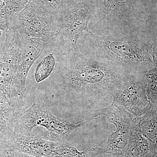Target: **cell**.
Returning a JSON list of instances; mask_svg holds the SVG:
<instances>
[{
	"label": "cell",
	"mask_w": 157,
	"mask_h": 157,
	"mask_svg": "<svg viewBox=\"0 0 157 157\" xmlns=\"http://www.w3.org/2000/svg\"><path fill=\"white\" fill-rule=\"evenodd\" d=\"M58 86L64 99L93 117L98 103L121 86L114 73L95 67L83 59H72L59 70Z\"/></svg>",
	"instance_id": "1"
},
{
	"label": "cell",
	"mask_w": 157,
	"mask_h": 157,
	"mask_svg": "<svg viewBox=\"0 0 157 157\" xmlns=\"http://www.w3.org/2000/svg\"><path fill=\"white\" fill-rule=\"evenodd\" d=\"M15 109L14 133L30 136L34 128L40 126L48 131L51 140L66 141L71 132L82 126L89 120L75 123L56 116L52 110L51 101L46 98L43 101L34 103L28 109Z\"/></svg>",
	"instance_id": "2"
},
{
	"label": "cell",
	"mask_w": 157,
	"mask_h": 157,
	"mask_svg": "<svg viewBox=\"0 0 157 157\" xmlns=\"http://www.w3.org/2000/svg\"><path fill=\"white\" fill-rule=\"evenodd\" d=\"M8 26L25 38L44 39L51 44L59 35L56 10L41 0H29Z\"/></svg>",
	"instance_id": "3"
},
{
	"label": "cell",
	"mask_w": 157,
	"mask_h": 157,
	"mask_svg": "<svg viewBox=\"0 0 157 157\" xmlns=\"http://www.w3.org/2000/svg\"><path fill=\"white\" fill-rule=\"evenodd\" d=\"M6 148L36 157H95L102 153L101 147L95 145L79 151L67 141H54L46 137L27 136L14 133L6 143Z\"/></svg>",
	"instance_id": "4"
},
{
	"label": "cell",
	"mask_w": 157,
	"mask_h": 157,
	"mask_svg": "<svg viewBox=\"0 0 157 157\" xmlns=\"http://www.w3.org/2000/svg\"><path fill=\"white\" fill-rule=\"evenodd\" d=\"M24 38L9 28L0 42V91L6 94L12 106L15 101V85Z\"/></svg>",
	"instance_id": "5"
},
{
	"label": "cell",
	"mask_w": 157,
	"mask_h": 157,
	"mask_svg": "<svg viewBox=\"0 0 157 157\" xmlns=\"http://www.w3.org/2000/svg\"><path fill=\"white\" fill-rule=\"evenodd\" d=\"M59 31L58 38L73 50L78 51L77 42L84 31L90 33L88 27L90 14L88 8L83 3L70 8L63 6L57 10Z\"/></svg>",
	"instance_id": "6"
},
{
	"label": "cell",
	"mask_w": 157,
	"mask_h": 157,
	"mask_svg": "<svg viewBox=\"0 0 157 157\" xmlns=\"http://www.w3.org/2000/svg\"><path fill=\"white\" fill-rule=\"evenodd\" d=\"M145 82L137 81L120 86L112 95L113 103L137 117L143 116L151 107Z\"/></svg>",
	"instance_id": "7"
},
{
	"label": "cell",
	"mask_w": 157,
	"mask_h": 157,
	"mask_svg": "<svg viewBox=\"0 0 157 157\" xmlns=\"http://www.w3.org/2000/svg\"><path fill=\"white\" fill-rule=\"evenodd\" d=\"M23 38L22 52L18 63L15 86L16 96L20 101L24 100V95L26 90V80L30 69L43 50L51 45L44 39Z\"/></svg>",
	"instance_id": "8"
},
{
	"label": "cell",
	"mask_w": 157,
	"mask_h": 157,
	"mask_svg": "<svg viewBox=\"0 0 157 157\" xmlns=\"http://www.w3.org/2000/svg\"><path fill=\"white\" fill-rule=\"evenodd\" d=\"M15 112L6 94L0 91V146L4 150L5 144L14 133Z\"/></svg>",
	"instance_id": "9"
},
{
	"label": "cell",
	"mask_w": 157,
	"mask_h": 157,
	"mask_svg": "<svg viewBox=\"0 0 157 157\" xmlns=\"http://www.w3.org/2000/svg\"><path fill=\"white\" fill-rule=\"evenodd\" d=\"M29 0H0V21L9 22L27 5Z\"/></svg>",
	"instance_id": "10"
},
{
	"label": "cell",
	"mask_w": 157,
	"mask_h": 157,
	"mask_svg": "<svg viewBox=\"0 0 157 157\" xmlns=\"http://www.w3.org/2000/svg\"><path fill=\"white\" fill-rule=\"evenodd\" d=\"M56 65V59L52 54H49L37 66L35 71V78L37 82L48 78L52 73Z\"/></svg>",
	"instance_id": "11"
},
{
	"label": "cell",
	"mask_w": 157,
	"mask_h": 157,
	"mask_svg": "<svg viewBox=\"0 0 157 157\" xmlns=\"http://www.w3.org/2000/svg\"><path fill=\"white\" fill-rule=\"evenodd\" d=\"M147 91L151 105L157 104V71L150 75L148 87Z\"/></svg>",
	"instance_id": "12"
},
{
	"label": "cell",
	"mask_w": 157,
	"mask_h": 157,
	"mask_svg": "<svg viewBox=\"0 0 157 157\" xmlns=\"http://www.w3.org/2000/svg\"><path fill=\"white\" fill-rule=\"evenodd\" d=\"M0 157H36L25 153L5 150L0 152Z\"/></svg>",
	"instance_id": "13"
},
{
	"label": "cell",
	"mask_w": 157,
	"mask_h": 157,
	"mask_svg": "<svg viewBox=\"0 0 157 157\" xmlns=\"http://www.w3.org/2000/svg\"><path fill=\"white\" fill-rule=\"evenodd\" d=\"M45 4L55 10L59 9L64 2L65 0H41Z\"/></svg>",
	"instance_id": "14"
},
{
	"label": "cell",
	"mask_w": 157,
	"mask_h": 157,
	"mask_svg": "<svg viewBox=\"0 0 157 157\" xmlns=\"http://www.w3.org/2000/svg\"><path fill=\"white\" fill-rule=\"evenodd\" d=\"M152 106L154 107L155 109L157 111V104H155V105H152Z\"/></svg>",
	"instance_id": "15"
},
{
	"label": "cell",
	"mask_w": 157,
	"mask_h": 157,
	"mask_svg": "<svg viewBox=\"0 0 157 157\" xmlns=\"http://www.w3.org/2000/svg\"><path fill=\"white\" fill-rule=\"evenodd\" d=\"M3 150H4V149H3L2 147L0 146V152H1V151H2Z\"/></svg>",
	"instance_id": "16"
}]
</instances>
